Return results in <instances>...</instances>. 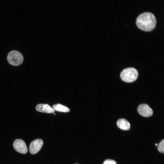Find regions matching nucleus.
Masks as SVG:
<instances>
[{"mask_svg":"<svg viewBox=\"0 0 164 164\" xmlns=\"http://www.w3.org/2000/svg\"><path fill=\"white\" fill-rule=\"evenodd\" d=\"M158 149L160 152L162 153H164V139L162 140L159 144Z\"/></svg>","mask_w":164,"mask_h":164,"instance_id":"nucleus-10","label":"nucleus"},{"mask_svg":"<svg viewBox=\"0 0 164 164\" xmlns=\"http://www.w3.org/2000/svg\"><path fill=\"white\" fill-rule=\"evenodd\" d=\"M7 59L9 63L12 65L18 66L22 63L23 57L22 55L19 52L12 50L8 54Z\"/></svg>","mask_w":164,"mask_h":164,"instance_id":"nucleus-3","label":"nucleus"},{"mask_svg":"<svg viewBox=\"0 0 164 164\" xmlns=\"http://www.w3.org/2000/svg\"><path fill=\"white\" fill-rule=\"evenodd\" d=\"M13 146L15 149L19 153L25 154L27 152V147L22 140L16 139L13 142Z\"/></svg>","mask_w":164,"mask_h":164,"instance_id":"nucleus-4","label":"nucleus"},{"mask_svg":"<svg viewBox=\"0 0 164 164\" xmlns=\"http://www.w3.org/2000/svg\"><path fill=\"white\" fill-rule=\"evenodd\" d=\"M136 25L140 29L146 32L152 30L155 27L156 20L155 15L149 12L141 14L137 18Z\"/></svg>","mask_w":164,"mask_h":164,"instance_id":"nucleus-1","label":"nucleus"},{"mask_svg":"<svg viewBox=\"0 0 164 164\" xmlns=\"http://www.w3.org/2000/svg\"><path fill=\"white\" fill-rule=\"evenodd\" d=\"M155 145L156 146H157V143H156L155 144Z\"/></svg>","mask_w":164,"mask_h":164,"instance_id":"nucleus-12","label":"nucleus"},{"mask_svg":"<svg viewBox=\"0 0 164 164\" xmlns=\"http://www.w3.org/2000/svg\"><path fill=\"white\" fill-rule=\"evenodd\" d=\"M43 144V140L40 139H36L30 144L29 151L32 154H35L37 153L40 149Z\"/></svg>","mask_w":164,"mask_h":164,"instance_id":"nucleus-6","label":"nucleus"},{"mask_svg":"<svg viewBox=\"0 0 164 164\" xmlns=\"http://www.w3.org/2000/svg\"><path fill=\"white\" fill-rule=\"evenodd\" d=\"M138 75V72L136 69L133 67H129L122 71L120 74V77L124 81L131 83L137 79Z\"/></svg>","mask_w":164,"mask_h":164,"instance_id":"nucleus-2","label":"nucleus"},{"mask_svg":"<svg viewBox=\"0 0 164 164\" xmlns=\"http://www.w3.org/2000/svg\"><path fill=\"white\" fill-rule=\"evenodd\" d=\"M137 110L139 114L144 117H149L153 114L152 110L146 104H143L140 105L138 107Z\"/></svg>","mask_w":164,"mask_h":164,"instance_id":"nucleus-5","label":"nucleus"},{"mask_svg":"<svg viewBox=\"0 0 164 164\" xmlns=\"http://www.w3.org/2000/svg\"><path fill=\"white\" fill-rule=\"evenodd\" d=\"M103 164H117L116 162L112 160L107 159L105 160Z\"/></svg>","mask_w":164,"mask_h":164,"instance_id":"nucleus-11","label":"nucleus"},{"mask_svg":"<svg viewBox=\"0 0 164 164\" xmlns=\"http://www.w3.org/2000/svg\"><path fill=\"white\" fill-rule=\"evenodd\" d=\"M53 108L54 110L59 112H67L70 111L68 108L59 104L54 105Z\"/></svg>","mask_w":164,"mask_h":164,"instance_id":"nucleus-9","label":"nucleus"},{"mask_svg":"<svg viewBox=\"0 0 164 164\" xmlns=\"http://www.w3.org/2000/svg\"><path fill=\"white\" fill-rule=\"evenodd\" d=\"M117 124L119 128L123 130H128L130 128L129 122L124 119L118 120L117 122Z\"/></svg>","mask_w":164,"mask_h":164,"instance_id":"nucleus-8","label":"nucleus"},{"mask_svg":"<svg viewBox=\"0 0 164 164\" xmlns=\"http://www.w3.org/2000/svg\"></svg>","mask_w":164,"mask_h":164,"instance_id":"nucleus-13","label":"nucleus"},{"mask_svg":"<svg viewBox=\"0 0 164 164\" xmlns=\"http://www.w3.org/2000/svg\"><path fill=\"white\" fill-rule=\"evenodd\" d=\"M36 108L37 111L41 112L52 113L54 112V110L53 108L47 104H38L36 106Z\"/></svg>","mask_w":164,"mask_h":164,"instance_id":"nucleus-7","label":"nucleus"}]
</instances>
